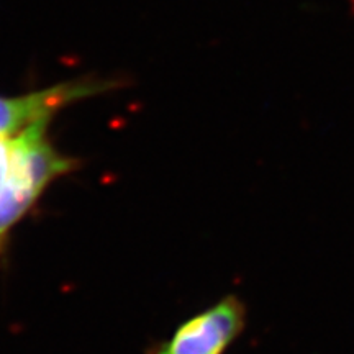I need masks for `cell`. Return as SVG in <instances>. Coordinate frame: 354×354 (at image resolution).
<instances>
[{
  "instance_id": "6da1fadb",
  "label": "cell",
  "mask_w": 354,
  "mask_h": 354,
  "mask_svg": "<svg viewBox=\"0 0 354 354\" xmlns=\"http://www.w3.org/2000/svg\"><path fill=\"white\" fill-rule=\"evenodd\" d=\"M50 125L26 130L13 140V159L0 190V264L6 256L12 230L37 205L56 179L81 166L74 156L63 154L48 136Z\"/></svg>"
},
{
  "instance_id": "277c9868",
  "label": "cell",
  "mask_w": 354,
  "mask_h": 354,
  "mask_svg": "<svg viewBox=\"0 0 354 354\" xmlns=\"http://www.w3.org/2000/svg\"><path fill=\"white\" fill-rule=\"evenodd\" d=\"M13 140H15V136H0V190L6 184L12 167Z\"/></svg>"
},
{
  "instance_id": "7a4b0ae2",
  "label": "cell",
  "mask_w": 354,
  "mask_h": 354,
  "mask_svg": "<svg viewBox=\"0 0 354 354\" xmlns=\"http://www.w3.org/2000/svg\"><path fill=\"white\" fill-rule=\"evenodd\" d=\"M123 86L122 79L82 76L20 95H0V136H17L39 125H50L61 110L107 94Z\"/></svg>"
},
{
  "instance_id": "3957f363",
  "label": "cell",
  "mask_w": 354,
  "mask_h": 354,
  "mask_svg": "<svg viewBox=\"0 0 354 354\" xmlns=\"http://www.w3.org/2000/svg\"><path fill=\"white\" fill-rule=\"evenodd\" d=\"M246 310L234 295L192 317L148 354H223L245 326Z\"/></svg>"
}]
</instances>
